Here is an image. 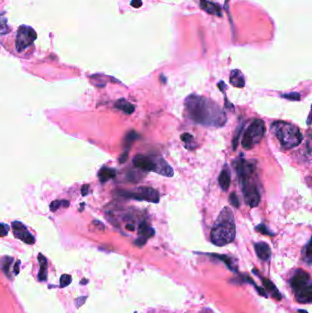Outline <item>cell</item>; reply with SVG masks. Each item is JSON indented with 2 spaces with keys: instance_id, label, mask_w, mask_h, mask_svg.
Returning a JSON list of instances; mask_svg holds the SVG:
<instances>
[{
  "instance_id": "cell-15",
  "label": "cell",
  "mask_w": 312,
  "mask_h": 313,
  "mask_svg": "<svg viewBox=\"0 0 312 313\" xmlns=\"http://www.w3.org/2000/svg\"><path fill=\"white\" fill-rule=\"evenodd\" d=\"M230 83L236 88H243L246 85V79L241 71L234 70L230 75Z\"/></svg>"
},
{
  "instance_id": "cell-27",
  "label": "cell",
  "mask_w": 312,
  "mask_h": 313,
  "mask_svg": "<svg viewBox=\"0 0 312 313\" xmlns=\"http://www.w3.org/2000/svg\"><path fill=\"white\" fill-rule=\"evenodd\" d=\"M229 201H230V203L234 206V208H239L240 202H239V199H238V197H237L235 192H232V193L230 194V196H229Z\"/></svg>"
},
{
  "instance_id": "cell-8",
  "label": "cell",
  "mask_w": 312,
  "mask_h": 313,
  "mask_svg": "<svg viewBox=\"0 0 312 313\" xmlns=\"http://www.w3.org/2000/svg\"><path fill=\"white\" fill-rule=\"evenodd\" d=\"M117 194L126 199H133L137 201H146L153 203L159 202V194L157 190L149 186H143L131 190L119 189Z\"/></svg>"
},
{
  "instance_id": "cell-33",
  "label": "cell",
  "mask_w": 312,
  "mask_h": 313,
  "mask_svg": "<svg viewBox=\"0 0 312 313\" xmlns=\"http://www.w3.org/2000/svg\"><path fill=\"white\" fill-rule=\"evenodd\" d=\"M127 158H128V152H127V151H125L123 154L121 155V156H120V158H119V162H120V163H124V162H125V161L127 160Z\"/></svg>"
},
{
  "instance_id": "cell-24",
  "label": "cell",
  "mask_w": 312,
  "mask_h": 313,
  "mask_svg": "<svg viewBox=\"0 0 312 313\" xmlns=\"http://www.w3.org/2000/svg\"><path fill=\"white\" fill-rule=\"evenodd\" d=\"M212 255L215 256L216 258H218V259H220V260L223 261L226 264L228 268H230L231 270H234V271L236 270V267H235V265L233 262V258L229 257L227 255H223V254H212Z\"/></svg>"
},
{
  "instance_id": "cell-5",
  "label": "cell",
  "mask_w": 312,
  "mask_h": 313,
  "mask_svg": "<svg viewBox=\"0 0 312 313\" xmlns=\"http://www.w3.org/2000/svg\"><path fill=\"white\" fill-rule=\"evenodd\" d=\"M133 164L138 170L143 171H154L160 175L172 177L173 169L160 156L138 154L133 158Z\"/></svg>"
},
{
  "instance_id": "cell-20",
  "label": "cell",
  "mask_w": 312,
  "mask_h": 313,
  "mask_svg": "<svg viewBox=\"0 0 312 313\" xmlns=\"http://www.w3.org/2000/svg\"><path fill=\"white\" fill-rule=\"evenodd\" d=\"M181 138H182V141L185 144L186 149L190 150L195 149V139H194V137H192L190 134H189V133H184V134H182Z\"/></svg>"
},
{
  "instance_id": "cell-11",
  "label": "cell",
  "mask_w": 312,
  "mask_h": 313,
  "mask_svg": "<svg viewBox=\"0 0 312 313\" xmlns=\"http://www.w3.org/2000/svg\"><path fill=\"white\" fill-rule=\"evenodd\" d=\"M138 235L139 237L137 238L135 244L138 247H142L146 242L148 241V239H150V237H152L155 235V230L150 226L146 222H141L138 226Z\"/></svg>"
},
{
  "instance_id": "cell-17",
  "label": "cell",
  "mask_w": 312,
  "mask_h": 313,
  "mask_svg": "<svg viewBox=\"0 0 312 313\" xmlns=\"http://www.w3.org/2000/svg\"><path fill=\"white\" fill-rule=\"evenodd\" d=\"M115 107L123 111L124 113L127 114V115H131L132 113H134L136 107L134 104H131L128 101H126L125 98H120L118 99L117 102L115 103Z\"/></svg>"
},
{
  "instance_id": "cell-34",
  "label": "cell",
  "mask_w": 312,
  "mask_h": 313,
  "mask_svg": "<svg viewBox=\"0 0 312 313\" xmlns=\"http://www.w3.org/2000/svg\"><path fill=\"white\" fill-rule=\"evenodd\" d=\"M20 261L19 260L16 263V265L14 266V275H18L20 273Z\"/></svg>"
},
{
  "instance_id": "cell-30",
  "label": "cell",
  "mask_w": 312,
  "mask_h": 313,
  "mask_svg": "<svg viewBox=\"0 0 312 313\" xmlns=\"http://www.w3.org/2000/svg\"><path fill=\"white\" fill-rule=\"evenodd\" d=\"M243 125H241L240 128H238V131L236 132V134H235V137H234V140H233V149L234 150H236L237 149V146H238V141H239V137H240L241 132H242V129H243Z\"/></svg>"
},
{
  "instance_id": "cell-6",
  "label": "cell",
  "mask_w": 312,
  "mask_h": 313,
  "mask_svg": "<svg viewBox=\"0 0 312 313\" xmlns=\"http://www.w3.org/2000/svg\"><path fill=\"white\" fill-rule=\"evenodd\" d=\"M290 283L298 302L302 304L312 302V279L308 272L302 269L297 270Z\"/></svg>"
},
{
  "instance_id": "cell-14",
  "label": "cell",
  "mask_w": 312,
  "mask_h": 313,
  "mask_svg": "<svg viewBox=\"0 0 312 313\" xmlns=\"http://www.w3.org/2000/svg\"><path fill=\"white\" fill-rule=\"evenodd\" d=\"M201 7L202 9L211 15H216V16H221V7H219L218 4H215L214 2H211L208 0H201Z\"/></svg>"
},
{
  "instance_id": "cell-2",
  "label": "cell",
  "mask_w": 312,
  "mask_h": 313,
  "mask_svg": "<svg viewBox=\"0 0 312 313\" xmlns=\"http://www.w3.org/2000/svg\"><path fill=\"white\" fill-rule=\"evenodd\" d=\"M234 167L242 185L245 201L250 207H256L261 201V189L255 161L246 160L240 156L234 162Z\"/></svg>"
},
{
  "instance_id": "cell-9",
  "label": "cell",
  "mask_w": 312,
  "mask_h": 313,
  "mask_svg": "<svg viewBox=\"0 0 312 313\" xmlns=\"http://www.w3.org/2000/svg\"><path fill=\"white\" fill-rule=\"evenodd\" d=\"M37 39V34L31 27L20 26L17 32L16 37V49L19 52H21L27 49L29 46L31 45L35 39Z\"/></svg>"
},
{
  "instance_id": "cell-38",
  "label": "cell",
  "mask_w": 312,
  "mask_h": 313,
  "mask_svg": "<svg viewBox=\"0 0 312 313\" xmlns=\"http://www.w3.org/2000/svg\"></svg>"
},
{
  "instance_id": "cell-31",
  "label": "cell",
  "mask_w": 312,
  "mask_h": 313,
  "mask_svg": "<svg viewBox=\"0 0 312 313\" xmlns=\"http://www.w3.org/2000/svg\"><path fill=\"white\" fill-rule=\"evenodd\" d=\"M8 230H9V227L7 226V224L0 223V237L6 236L8 233Z\"/></svg>"
},
{
  "instance_id": "cell-18",
  "label": "cell",
  "mask_w": 312,
  "mask_h": 313,
  "mask_svg": "<svg viewBox=\"0 0 312 313\" xmlns=\"http://www.w3.org/2000/svg\"><path fill=\"white\" fill-rule=\"evenodd\" d=\"M117 176V171L115 169H111L108 167H103L98 172V177L101 183H106Z\"/></svg>"
},
{
  "instance_id": "cell-28",
  "label": "cell",
  "mask_w": 312,
  "mask_h": 313,
  "mask_svg": "<svg viewBox=\"0 0 312 313\" xmlns=\"http://www.w3.org/2000/svg\"><path fill=\"white\" fill-rule=\"evenodd\" d=\"M282 97L290 100V101H299L300 100V94L298 93H289V94H284L281 95Z\"/></svg>"
},
{
  "instance_id": "cell-22",
  "label": "cell",
  "mask_w": 312,
  "mask_h": 313,
  "mask_svg": "<svg viewBox=\"0 0 312 313\" xmlns=\"http://www.w3.org/2000/svg\"><path fill=\"white\" fill-rule=\"evenodd\" d=\"M12 262H13V258L12 257H8V256L3 257L2 260H1V268L3 269L4 273L7 275V277H8L9 279L11 278L10 267L12 265Z\"/></svg>"
},
{
  "instance_id": "cell-32",
  "label": "cell",
  "mask_w": 312,
  "mask_h": 313,
  "mask_svg": "<svg viewBox=\"0 0 312 313\" xmlns=\"http://www.w3.org/2000/svg\"><path fill=\"white\" fill-rule=\"evenodd\" d=\"M130 4L134 8H139L141 7L143 3H142V0H132Z\"/></svg>"
},
{
  "instance_id": "cell-19",
  "label": "cell",
  "mask_w": 312,
  "mask_h": 313,
  "mask_svg": "<svg viewBox=\"0 0 312 313\" xmlns=\"http://www.w3.org/2000/svg\"><path fill=\"white\" fill-rule=\"evenodd\" d=\"M262 281H263V284L265 287L267 288V291L270 293V295L273 297L274 299L276 300H280L282 299V295L280 293L279 289L276 287V286L274 285L273 283L269 280H266L264 278H262Z\"/></svg>"
},
{
  "instance_id": "cell-23",
  "label": "cell",
  "mask_w": 312,
  "mask_h": 313,
  "mask_svg": "<svg viewBox=\"0 0 312 313\" xmlns=\"http://www.w3.org/2000/svg\"><path fill=\"white\" fill-rule=\"evenodd\" d=\"M302 254H303V259H304L305 262H307L309 265H311L312 261V240H310L309 243L306 245Z\"/></svg>"
},
{
  "instance_id": "cell-37",
  "label": "cell",
  "mask_w": 312,
  "mask_h": 313,
  "mask_svg": "<svg viewBox=\"0 0 312 313\" xmlns=\"http://www.w3.org/2000/svg\"><path fill=\"white\" fill-rule=\"evenodd\" d=\"M298 312H299V313H308V312H305V311H302V310H299Z\"/></svg>"
},
{
  "instance_id": "cell-12",
  "label": "cell",
  "mask_w": 312,
  "mask_h": 313,
  "mask_svg": "<svg viewBox=\"0 0 312 313\" xmlns=\"http://www.w3.org/2000/svg\"><path fill=\"white\" fill-rule=\"evenodd\" d=\"M254 249L257 256L260 258L261 260L267 261L270 258L271 249L267 243L259 242L254 244Z\"/></svg>"
},
{
  "instance_id": "cell-36",
  "label": "cell",
  "mask_w": 312,
  "mask_h": 313,
  "mask_svg": "<svg viewBox=\"0 0 312 313\" xmlns=\"http://www.w3.org/2000/svg\"><path fill=\"white\" fill-rule=\"evenodd\" d=\"M125 228H126V230H128V231H131V232H133V231H135V230H136L135 225L130 224V223H127V224L125 225Z\"/></svg>"
},
{
  "instance_id": "cell-25",
  "label": "cell",
  "mask_w": 312,
  "mask_h": 313,
  "mask_svg": "<svg viewBox=\"0 0 312 313\" xmlns=\"http://www.w3.org/2000/svg\"><path fill=\"white\" fill-rule=\"evenodd\" d=\"M69 204H70V202H68V201H66V200H62V201L56 200V201H54V202H52V203H51L50 208H51L52 212H55V211H57L61 206L65 207L66 208V207L69 206Z\"/></svg>"
},
{
  "instance_id": "cell-13",
  "label": "cell",
  "mask_w": 312,
  "mask_h": 313,
  "mask_svg": "<svg viewBox=\"0 0 312 313\" xmlns=\"http://www.w3.org/2000/svg\"><path fill=\"white\" fill-rule=\"evenodd\" d=\"M218 183L222 190H227L231 184V171L229 170L227 165L223 167L221 174L218 179Z\"/></svg>"
},
{
  "instance_id": "cell-7",
  "label": "cell",
  "mask_w": 312,
  "mask_h": 313,
  "mask_svg": "<svg viewBox=\"0 0 312 313\" xmlns=\"http://www.w3.org/2000/svg\"><path fill=\"white\" fill-rule=\"evenodd\" d=\"M266 133V125L262 119H254L249 125L242 139V146L245 150H251L260 142Z\"/></svg>"
},
{
  "instance_id": "cell-26",
  "label": "cell",
  "mask_w": 312,
  "mask_h": 313,
  "mask_svg": "<svg viewBox=\"0 0 312 313\" xmlns=\"http://www.w3.org/2000/svg\"><path fill=\"white\" fill-rule=\"evenodd\" d=\"M72 277L70 275H62L60 280V287H65L72 283Z\"/></svg>"
},
{
  "instance_id": "cell-29",
  "label": "cell",
  "mask_w": 312,
  "mask_h": 313,
  "mask_svg": "<svg viewBox=\"0 0 312 313\" xmlns=\"http://www.w3.org/2000/svg\"><path fill=\"white\" fill-rule=\"evenodd\" d=\"M255 230L257 232H259L261 234H264V235H274L273 233H270L269 230L267 228V226L265 224H259L255 227Z\"/></svg>"
},
{
  "instance_id": "cell-10",
  "label": "cell",
  "mask_w": 312,
  "mask_h": 313,
  "mask_svg": "<svg viewBox=\"0 0 312 313\" xmlns=\"http://www.w3.org/2000/svg\"><path fill=\"white\" fill-rule=\"evenodd\" d=\"M14 235L16 238L26 243L28 245H33L35 243V238L28 230L24 224L20 222H12Z\"/></svg>"
},
{
  "instance_id": "cell-4",
  "label": "cell",
  "mask_w": 312,
  "mask_h": 313,
  "mask_svg": "<svg viewBox=\"0 0 312 313\" xmlns=\"http://www.w3.org/2000/svg\"><path fill=\"white\" fill-rule=\"evenodd\" d=\"M271 131L285 150H291L300 145L303 140L302 133L296 125L285 121H276L271 125Z\"/></svg>"
},
{
  "instance_id": "cell-1",
  "label": "cell",
  "mask_w": 312,
  "mask_h": 313,
  "mask_svg": "<svg viewBox=\"0 0 312 313\" xmlns=\"http://www.w3.org/2000/svg\"><path fill=\"white\" fill-rule=\"evenodd\" d=\"M184 105L187 117L196 124L214 127H221L226 124L224 111L209 98L190 94L185 99Z\"/></svg>"
},
{
  "instance_id": "cell-3",
  "label": "cell",
  "mask_w": 312,
  "mask_h": 313,
  "mask_svg": "<svg viewBox=\"0 0 312 313\" xmlns=\"http://www.w3.org/2000/svg\"><path fill=\"white\" fill-rule=\"evenodd\" d=\"M236 235L234 213L229 207L222 209L211 232V241L217 247H223L234 241Z\"/></svg>"
},
{
  "instance_id": "cell-35",
  "label": "cell",
  "mask_w": 312,
  "mask_h": 313,
  "mask_svg": "<svg viewBox=\"0 0 312 313\" xmlns=\"http://www.w3.org/2000/svg\"><path fill=\"white\" fill-rule=\"evenodd\" d=\"M82 191V194L84 196H86L89 193V185H85L83 186V188L81 189Z\"/></svg>"
},
{
  "instance_id": "cell-21",
  "label": "cell",
  "mask_w": 312,
  "mask_h": 313,
  "mask_svg": "<svg viewBox=\"0 0 312 313\" xmlns=\"http://www.w3.org/2000/svg\"><path fill=\"white\" fill-rule=\"evenodd\" d=\"M138 137H139L138 134L135 131H130L129 133L126 134V136L125 137V140H124V145L125 147V151L128 152V150L130 149L131 145L133 144L135 140H137Z\"/></svg>"
},
{
  "instance_id": "cell-16",
  "label": "cell",
  "mask_w": 312,
  "mask_h": 313,
  "mask_svg": "<svg viewBox=\"0 0 312 313\" xmlns=\"http://www.w3.org/2000/svg\"><path fill=\"white\" fill-rule=\"evenodd\" d=\"M38 260L39 263V271L38 279L39 281H46L48 278V261L42 254L38 255Z\"/></svg>"
}]
</instances>
